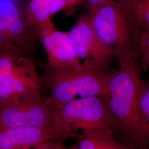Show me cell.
I'll return each instance as SVG.
<instances>
[{
	"instance_id": "6da1fadb",
	"label": "cell",
	"mask_w": 149,
	"mask_h": 149,
	"mask_svg": "<svg viewBox=\"0 0 149 149\" xmlns=\"http://www.w3.org/2000/svg\"><path fill=\"white\" fill-rule=\"evenodd\" d=\"M115 58L119 69L114 71L101 97L112 114L118 140L131 149L138 128L140 102L147 81L141 74L138 45L118 50Z\"/></svg>"
},
{
	"instance_id": "7a4b0ae2",
	"label": "cell",
	"mask_w": 149,
	"mask_h": 149,
	"mask_svg": "<svg viewBox=\"0 0 149 149\" xmlns=\"http://www.w3.org/2000/svg\"><path fill=\"white\" fill-rule=\"evenodd\" d=\"M52 128L56 140L77 138L81 134L112 129L114 122L101 97L80 98L53 108Z\"/></svg>"
},
{
	"instance_id": "3957f363",
	"label": "cell",
	"mask_w": 149,
	"mask_h": 149,
	"mask_svg": "<svg viewBox=\"0 0 149 149\" xmlns=\"http://www.w3.org/2000/svg\"><path fill=\"white\" fill-rule=\"evenodd\" d=\"M114 71L76 68H50L43 77V85L49 91L46 98L55 108L77 98L102 97Z\"/></svg>"
},
{
	"instance_id": "277c9868",
	"label": "cell",
	"mask_w": 149,
	"mask_h": 149,
	"mask_svg": "<svg viewBox=\"0 0 149 149\" xmlns=\"http://www.w3.org/2000/svg\"><path fill=\"white\" fill-rule=\"evenodd\" d=\"M91 22L103 43L114 52L138 45L140 30L133 13L119 2L87 7Z\"/></svg>"
},
{
	"instance_id": "5b68a950",
	"label": "cell",
	"mask_w": 149,
	"mask_h": 149,
	"mask_svg": "<svg viewBox=\"0 0 149 149\" xmlns=\"http://www.w3.org/2000/svg\"><path fill=\"white\" fill-rule=\"evenodd\" d=\"M52 110L42 91L11 97L0 102V129L52 128Z\"/></svg>"
},
{
	"instance_id": "8992f818",
	"label": "cell",
	"mask_w": 149,
	"mask_h": 149,
	"mask_svg": "<svg viewBox=\"0 0 149 149\" xmlns=\"http://www.w3.org/2000/svg\"><path fill=\"white\" fill-rule=\"evenodd\" d=\"M43 77L27 55L0 54V102L42 91Z\"/></svg>"
},
{
	"instance_id": "52a82bcc",
	"label": "cell",
	"mask_w": 149,
	"mask_h": 149,
	"mask_svg": "<svg viewBox=\"0 0 149 149\" xmlns=\"http://www.w3.org/2000/svg\"><path fill=\"white\" fill-rule=\"evenodd\" d=\"M69 33L77 58L82 65L96 70L108 69L115 52L98 37L88 14H82Z\"/></svg>"
},
{
	"instance_id": "ba28073f",
	"label": "cell",
	"mask_w": 149,
	"mask_h": 149,
	"mask_svg": "<svg viewBox=\"0 0 149 149\" xmlns=\"http://www.w3.org/2000/svg\"><path fill=\"white\" fill-rule=\"evenodd\" d=\"M32 30L10 0H0V54L26 55L34 42Z\"/></svg>"
},
{
	"instance_id": "9c48e42d",
	"label": "cell",
	"mask_w": 149,
	"mask_h": 149,
	"mask_svg": "<svg viewBox=\"0 0 149 149\" xmlns=\"http://www.w3.org/2000/svg\"><path fill=\"white\" fill-rule=\"evenodd\" d=\"M42 43L50 68H76L83 65L77 58L69 33L57 30L52 19L34 28Z\"/></svg>"
},
{
	"instance_id": "30bf717a",
	"label": "cell",
	"mask_w": 149,
	"mask_h": 149,
	"mask_svg": "<svg viewBox=\"0 0 149 149\" xmlns=\"http://www.w3.org/2000/svg\"><path fill=\"white\" fill-rule=\"evenodd\" d=\"M56 140L52 128L0 129V149H33Z\"/></svg>"
},
{
	"instance_id": "8fae6325",
	"label": "cell",
	"mask_w": 149,
	"mask_h": 149,
	"mask_svg": "<svg viewBox=\"0 0 149 149\" xmlns=\"http://www.w3.org/2000/svg\"><path fill=\"white\" fill-rule=\"evenodd\" d=\"M69 7L64 0H29L25 7L26 26L33 29L40 24L52 19L54 14Z\"/></svg>"
},
{
	"instance_id": "7c38bea8",
	"label": "cell",
	"mask_w": 149,
	"mask_h": 149,
	"mask_svg": "<svg viewBox=\"0 0 149 149\" xmlns=\"http://www.w3.org/2000/svg\"><path fill=\"white\" fill-rule=\"evenodd\" d=\"M78 139L66 149H131L118 140L112 129L81 134Z\"/></svg>"
},
{
	"instance_id": "4fadbf2b",
	"label": "cell",
	"mask_w": 149,
	"mask_h": 149,
	"mask_svg": "<svg viewBox=\"0 0 149 149\" xmlns=\"http://www.w3.org/2000/svg\"><path fill=\"white\" fill-rule=\"evenodd\" d=\"M130 148L149 149V81L146 82L140 100L138 128Z\"/></svg>"
},
{
	"instance_id": "5bb4252c",
	"label": "cell",
	"mask_w": 149,
	"mask_h": 149,
	"mask_svg": "<svg viewBox=\"0 0 149 149\" xmlns=\"http://www.w3.org/2000/svg\"><path fill=\"white\" fill-rule=\"evenodd\" d=\"M133 12L140 32L149 30V0H139Z\"/></svg>"
},
{
	"instance_id": "9a60e30c",
	"label": "cell",
	"mask_w": 149,
	"mask_h": 149,
	"mask_svg": "<svg viewBox=\"0 0 149 149\" xmlns=\"http://www.w3.org/2000/svg\"><path fill=\"white\" fill-rule=\"evenodd\" d=\"M139 61L142 71L149 69V30L140 32L139 37Z\"/></svg>"
},
{
	"instance_id": "2e32d148",
	"label": "cell",
	"mask_w": 149,
	"mask_h": 149,
	"mask_svg": "<svg viewBox=\"0 0 149 149\" xmlns=\"http://www.w3.org/2000/svg\"><path fill=\"white\" fill-rule=\"evenodd\" d=\"M66 148L63 144V141L54 140L49 141L33 149H66Z\"/></svg>"
},
{
	"instance_id": "e0dca14e",
	"label": "cell",
	"mask_w": 149,
	"mask_h": 149,
	"mask_svg": "<svg viewBox=\"0 0 149 149\" xmlns=\"http://www.w3.org/2000/svg\"><path fill=\"white\" fill-rule=\"evenodd\" d=\"M85 2L87 7L101 5L106 3L119 2L120 0H82Z\"/></svg>"
},
{
	"instance_id": "ac0fdd59",
	"label": "cell",
	"mask_w": 149,
	"mask_h": 149,
	"mask_svg": "<svg viewBox=\"0 0 149 149\" xmlns=\"http://www.w3.org/2000/svg\"><path fill=\"white\" fill-rule=\"evenodd\" d=\"M139 0H120V3L127 10L133 13L134 7Z\"/></svg>"
},
{
	"instance_id": "d6986e66",
	"label": "cell",
	"mask_w": 149,
	"mask_h": 149,
	"mask_svg": "<svg viewBox=\"0 0 149 149\" xmlns=\"http://www.w3.org/2000/svg\"><path fill=\"white\" fill-rule=\"evenodd\" d=\"M64 1L69 6V7L78 5L82 1V0H64Z\"/></svg>"
}]
</instances>
